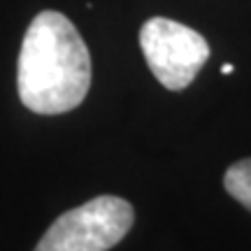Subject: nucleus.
Segmentation results:
<instances>
[{"mask_svg":"<svg viewBox=\"0 0 251 251\" xmlns=\"http://www.w3.org/2000/svg\"><path fill=\"white\" fill-rule=\"evenodd\" d=\"M140 45L153 77L170 91L186 89L209 58L205 37L165 17H153L144 24Z\"/></svg>","mask_w":251,"mask_h":251,"instance_id":"7ed1b4c3","label":"nucleus"},{"mask_svg":"<svg viewBox=\"0 0 251 251\" xmlns=\"http://www.w3.org/2000/svg\"><path fill=\"white\" fill-rule=\"evenodd\" d=\"M19 98L35 114H65L79 107L91 86V54L61 12L45 9L30 21L17 72Z\"/></svg>","mask_w":251,"mask_h":251,"instance_id":"f257e3e1","label":"nucleus"},{"mask_svg":"<svg viewBox=\"0 0 251 251\" xmlns=\"http://www.w3.org/2000/svg\"><path fill=\"white\" fill-rule=\"evenodd\" d=\"M224 186L240 205L251 209V158L233 163V165L226 170Z\"/></svg>","mask_w":251,"mask_h":251,"instance_id":"20e7f679","label":"nucleus"},{"mask_svg":"<svg viewBox=\"0 0 251 251\" xmlns=\"http://www.w3.org/2000/svg\"><path fill=\"white\" fill-rule=\"evenodd\" d=\"M130 202L117 196H98L65 212L49 226L35 251H109L133 228Z\"/></svg>","mask_w":251,"mask_h":251,"instance_id":"f03ea898","label":"nucleus"},{"mask_svg":"<svg viewBox=\"0 0 251 251\" xmlns=\"http://www.w3.org/2000/svg\"><path fill=\"white\" fill-rule=\"evenodd\" d=\"M221 72H224V75H230V72H233V63H226L224 68H221Z\"/></svg>","mask_w":251,"mask_h":251,"instance_id":"39448f33","label":"nucleus"}]
</instances>
